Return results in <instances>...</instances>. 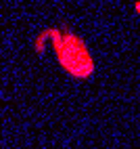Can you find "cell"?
Listing matches in <instances>:
<instances>
[{"mask_svg":"<svg viewBox=\"0 0 140 149\" xmlns=\"http://www.w3.org/2000/svg\"><path fill=\"white\" fill-rule=\"evenodd\" d=\"M46 32H48V42L52 44V51L57 55V61L67 72V76L75 78V80H88L94 76L96 65L82 36L73 34L65 25L46 27Z\"/></svg>","mask_w":140,"mask_h":149,"instance_id":"1","label":"cell"},{"mask_svg":"<svg viewBox=\"0 0 140 149\" xmlns=\"http://www.w3.org/2000/svg\"><path fill=\"white\" fill-rule=\"evenodd\" d=\"M46 42H48V32L44 29V32H40L36 36V40H34V51L38 57H44L46 55Z\"/></svg>","mask_w":140,"mask_h":149,"instance_id":"2","label":"cell"},{"mask_svg":"<svg viewBox=\"0 0 140 149\" xmlns=\"http://www.w3.org/2000/svg\"><path fill=\"white\" fill-rule=\"evenodd\" d=\"M134 11H136V15H140V0L134 2Z\"/></svg>","mask_w":140,"mask_h":149,"instance_id":"3","label":"cell"}]
</instances>
